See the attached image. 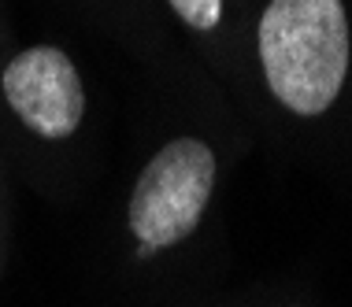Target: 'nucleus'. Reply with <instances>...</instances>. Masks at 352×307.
<instances>
[{"label": "nucleus", "instance_id": "2", "mask_svg": "<svg viewBox=\"0 0 352 307\" xmlns=\"http://www.w3.org/2000/svg\"><path fill=\"white\" fill-rule=\"evenodd\" d=\"M215 181V156L204 141L182 137L156 152V159L141 170L130 196V226L138 241L156 248L178 245L201 223Z\"/></svg>", "mask_w": 352, "mask_h": 307}, {"label": "nucleus", "instance_id": "3", "mask_svg": "<svg viewBox=\"0 0 352 307\" xmlns=\"http://www.w3.org/2000/svg\"><path fill=\"white\" fill-rule=\"evenodd\" d=\"M4 97L15 115L41 137H67L78 130L85 93L74 63L60 49H26L4 71Z\"/></svg>", "mask_w": 352, "mask_h": 307}, {"label": "nucleus", "instance_id": "1", "mask_svg": "<svg viewBox=\"0 0 352 307\" xmlns=\"http://www.w3.org/2000/svg\"><path fill=\"white\" fill-rule=\"evenodd\" d=\"M260 60L267 85L289 111H327L349 74L341 0H271L260 19Z\"/></svg>", "mask_w": 352, "mask_h": 307}, {"label": "nucleus", "instance_id": "4", "mask_svg": "<svg viewBox=\"0 0 352 307\" xmlns=\"http://www.w3.org/2000/svg\"><path fill=\"white\" fill-rule=\"evenodd\" d=\"M170 8L197 30H212V26H219V15H223V0H170Z\"/></svg>", "mask_w": 352, "mask_h": 307}]
</instances>
